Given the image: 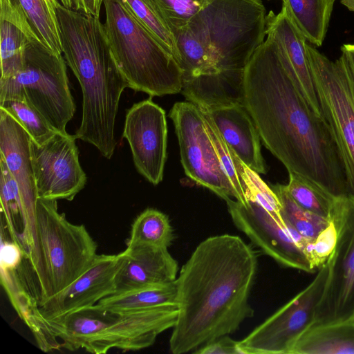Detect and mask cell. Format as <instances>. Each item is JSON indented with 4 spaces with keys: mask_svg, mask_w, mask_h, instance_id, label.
Returning <instances> with one entry per match:
<instances>
[{
    "mask_svg": "<svg viewBox=\"0 0 354 354\" xmlns=\"http://www.w3.org/2000/svg\"><path fill=\"white\" fill-rule=\"evenodd\" d=\"M245 106L266 147L292 172L336 198L350 196L344 165L322 115L308 104L272 36L244 68Z\"/></svg>",
    "mask_w": 354,
    "mask_h": 354,
    "instance_id": "obj_1",
    "label": "cell"
},
{
    "mask_svg": "<svg viewBox=\"0 0 354 354\" xmlns=\"http://www.w3.org/2000/svg\"><path fill=\"white\" fill-rule=\"evenodd\" d=\"M257 268V252L237 235L220 234L201 242L175 281L178 313L170 351H194L235 333L252 317L249 297Z\"/></svg>",
    "mask_w": 354,
    "mask_h": 354,
    "instance_id": "obj_2",
    "label": "cell"
},
{
    "mask_svg": "<svg viewBox=\"0 0 354 354\" xmlns=\"http://www.w3.org/2000/svg\"><path fill=\"white\" fill-rule=\"evenodd\" d=\"M62 51L82 92V116L74 136L110 159L117 146L114 128L119 102L129 84L113 56L99 17L59 6Z\"/></svg>",
    "mask_w": 354,
    "mask_h": 354,
    "instance_id": "obj_3",
    "label": "cell"
},
{
    "mask_svg": "<svg viewBox=\"0 0 354 354\" xmlns=\"http://www.w3.org/2000/svg\"><path fill=\"white\" fill-rule=\"evenodd\" d=\"M26 241V257L37 281V307L80 277L97 255L85 226L69 222L58 212L56 200L37 198Z\"/></svg>",
    "mask_w": 354,
    "mask_h": 354,
    "instance_id": "obj_4",
    "label": "cell"
},
{
    "mask_svg": "<svg viewBox=\"0 0 354 354\" xmlns=\"http://www.w3.org/2000/svg\"><path fill=\"white\" fill-rule=\"evenodd\" d=\"M103 4L108 40L129 88L151 97L181 92L183 72L179 64L126 0H104Z\"/></svg>",
    "mask_w": 354,
    "mask_h": 354,
    "instance_id": "obj_5",
    "label": "cell"
},
{
    "mask_svg": "<svg viewBox=\"0 0 354 354\" xmlns=\"http://www.w3.org/2000/svg\"><path fill=\"white\" fill-rule=\"evenodd\" d=\"M266 12L261 0H207L189 23L212 47L218 70L244 69L265 40Z\"/></svg>",
    "mask_w": 354,
    "mask_h": 354,
    "instance_id": "obj_6",
    "label": "cell"
},
{
    "mask_svg": "<svg viewBox=\"0 0 354 354\" xmlns=\"http://www.w3.org/2000/svg\"><path fill=\"white\" fill-rule=\"evenodd\" d=\"M22 97L57 131L66 133L75 105L68 86L66 63L62 55L48 48L40 40L26 48L22 66L11 77L0 80V100Z\"/></svg>",
    "mask_w": 354,
    "mask_h": 354,
    "instance_id": "obj_7",
    "label": "cell"
},
{
    "mask_svg": "<svg viewBox=\"0 0 354 354\" xmlns=\"http://www.w3.org/2000/svg\"><path fill=\"white\" fill-rule=\"evenodd\" d=\"M322 113L342 156L350 196L354 197V82L340 58L331 61L306 43Z\"/></svg>",
    "mask_w": 354,
    "mask_h": 354,
    "instance_id": "obj_8",
    "label": "cell"
},
{
    "mask_svg": "<svg viewBox=\"0 0 354 354\" xmlns=\"http://www.w3.org/2000/svg\"><path fill=\"white\" fill-rule=\"evenodd\" d=\"M87 310L89 333L83 349L95 354L113 348L123 351L147 348L160 333L174 326L178 313L176 303L123 313L96 304Z\"/></svg>",
    "mask_w": 354,
    "mask_h": 354,
    "instance_id": "obj_9",
    "label": "cell"
},
{
    "mask_svg": "<svg viewBox=\"0 0 354 354\" xmlns=\"http://www.w3.org/2000/svg\"><path fill=\"white\" fill-rule=\"evenodd\" d=\"M317 270L304 289L238 341L241 354H290L299 338L315 322L328 277V263Z\"/></svg>",
    "mask_w": 354,
    "mask_h": 354,
    "instance_id": "obj_10",
    "label": "cell"
},
{
    "mask_svg": "<svg viewBox=\"0 0 354 354\" xmlns=\"http://www.w3.org/2000/svg\"><path fill=\"white\" fill-rule=\"evenodd\" d=\"M331 221L337 242L327 262L328 277L315 322H354V197L337 199Z\"/></svg>",
    "mask_w": 354,
    "mask_h": 354,
    "instance_id": "obj_11",
    "label": "cell"
},
{
    "mask_svg": "<svg viewBox=\"0 0 354 354\" xmlns=\"http://www.w3.org/2000/svg\"><path fill=\"white\" fill-rule=\"evenodd\" d=\"M186 175L225 201L236 193L207 131L199 108L189 102L174 104L169 113Z\"/></svg>",
    "mask_w": 354,
    "mask_h": 354,
    "instance_id": "obj_12",
    "label": "cell"
},
{
    "mask_svg": "<svg viewBox=\"0 0 354 354\" xmlns=\"http://www.w3.org/2000/svg\"><path fill=\"white\" fill-rule=\"evenodd\" d=\"M225 201L235 226L264 254L283 267L314 272L304 254L313 239L302 236L256 201L242 203L233 198Z\"/></svg>",
    "mask_w": 354,
    "mask_h": 354,
    "instance_id": "obj_13",
    "label": "cell"
},
{
    "mask_svg": "<svg viewBox=\"0 0 354 354\" xmlns=\"http://www.w3.org/2000/svg\"><path fill=\"white\" fill-rule=\"evenodd\" d=\"M74 135L57 131L41 145L30 139V153L37 198L72 201L84 187Z\"/></svg>",
    "mask_w": 354,
    "mask_h": 354,
    "instance_id": "obj_14",
    "label": "cell"
},
{
    "mask_svg": "<svg viewBox=\"0 0 354 354\" xmlns=\"http://www.w3.org/2000/svg\"><path fill=\"white\" fill-rule=\"evenodd\" d=\"M123 138L138 171L153 185L160 183L167 158L165 111L151 98L134 104L126 113Z\"/></svg>",
    "mask_w": 354,
    "mask_h": 354,
    "instance_id": "obj_15",
    "label": "cell"
},
{
    "mask_svg": "<svg viewBox=\"0 0 354 354\" xmlns=\"http://www.w3.org/2000/svg\"><path fill=\"white\" fill-rule=\"evenodd\" d=\"M124 252L97 254L91 266L71 285L37 307L35 316L50 319L97 304L114 293Z\"/></svg>",
    "mask_w": 354,
    "mask_h": 354,
    "instance_id": "obj_16",
    "label": "cell"
},
{
    "mask_svg": "<svg viewBox=\"0 0 354 354\" xmlns=\"http://www.w3.org/2000/svg\"><path fill=\"white\" fill-rule=\"evenodd\" d=\"M31 137L6 111L0 108V156L15 179L25 210L24 232L34 219L37 199L30 153Z\"/></svg>",
    "mask_w": 354,
    "mask_h": 354,
    "instance_id": "obj_17",
    "label": "cell"
},
{
    "mask_svg": "<svg viewBox=\"0 0 354 354\" xmlns=\"http://www.w3.org/2000/svg\"><path fill=\"white\" fill-rule=\"evenodd\" d=\"M167 248L151 245L127 248L113 295L174 283L178 266Z\"/></svg>",
    "mask_w": 354,
    "mask_h": 354,
    "instance_id": "obj_18",
    "label": "cell"
},
{
    "mask_svg": "<svg viewBox=\"0 0 354 354\" xmlns=\"http://www.w3.org/2000/svg\"><path fill=\"white\" fill-rule=\"evenodd\" d=\"M266 34L280 44L299 91L310 108L322 115L306 52L308 41L283 5L279 13L270 10L266 15Z\"/></svg>",
    "mask_w": 354,
    "mask_h": 354,
    "instance_id": "obj_19",
    "label": "cell"
},
{
    "mask_svg": "<svg viewBox=\"0 0 354 354\" xmlns=\"http://www.w3.org/2000/svg\"><path fill=\"white\" fill-rule=\"evenodd\" d=\"M205 111L235 155L252 170L266 174L261 138L245 106L232 105Z\"/></svg>",
    "mask_w": 354,
    "mask_h": 354,
    "instance_id": "obj_20",
    "label": "cell"
},
{
    "mask_svg": "<svg viewBox=\"0 0 354 354\" xmlns=\"http://www.w3.org/2000/svg\"><path fill=\"white\" fill-rule=\"evenodd\" d=\"M182 93L199 109L245 105L244 69H224L184 77Z\"/></svg>",
    "mask_w": 354,
    "mask_h": 354,
    "instance_id": "obj_21",
    "label": "cell"
},
{
    "mask_svg": "<svg viewBox=\"0 0 354 354\" xmlns=\"http://www.w3.org/2000/svg\"><path fill=\"white\" fill-rule=\"evenodd\" d=\"M39 39L18 0H0L1 79L21 69L26 48Z\"/></svg>",
    "mask_w": 354,
    "mask_h": 354,
    "instance_id": "obj_22",
    "label": "cell"
},
{
    "mask_svg": "<svg viewBox=\"0 0 354 354\" xmlns=\"http://www.w3.org/2000/svg\"><path fill=\"white\" fill-rule=\"evenodd\" d=\"M290 354H354V322H315Z\"/></svg>",
    "mask_w": 354,
    "mask_h": 354,
    "instance_id": "obj_23",
    "label": "cell"
},
{
    "mask_svg": "<svg viewBox=\"0 0 354 354\" xmlns=\"http://www.w3.org/2000/svg\"><path fill=\"white\" fill-rule=\"evenodd\" d=\"M178 51V64L183 78L218 71L214 50L202 32L191 23L173 33Z\"/></svg>",
    "mask_w": 354,
    "mask_h": 354,
    "instance_id": "obj_24",
    "label": "cell"
},
{
    "mask_svg": "<svg viewBox=\"0 0 354 354\" xmlns=\"http://www.w3.org/2000/svg\"><path fill=\"white\" fill-rule=\"evenodd\" d=\"M307 41L319 47L325 39L335 0H282Z\"/></svg>",
    "mask_w": 354,
    "mask_h": 354,
    "instance_id": "obj_25",
    "label": "cell"
},
{
    "mask_svg": "<svg viewBox=\"0 0 354 354\" xmlns=\"http://www.w3.org/2000/svg\"><path fill=\"white\" fill-rule=\"evenodd\" d=\"M39 40L50 50L62 55L57 19L59 0H18Z\"/></svg>",
    "mask_w": 354,
    "mask_h": 354,
    "instance_id": "obj_26",
    "label": "cell"
},
{
    "mask_svg": "<svg viewBox=\"0 0 354 354\" xmlns=\"http://www.w3.org/2000/svg\"><path fill=\"white\" fill-rule=\"evenodd\" d=\"M176 295L174 281L111 295L101 299L97 304L113 312L123 313L175 303Z\"/></svg>",
    "mask_w": 354,
    "mask_h": 354,
    "instance_id": "obj_27",
    "label": "cell"
},
{
    "mask_svg": "<svg viewBox=\"0 0 354 354\" xmlns=\"http://www.w3.org/2000/svg\"><path fill=\"white\" fill-rule=\"evenodd\" d=\"M174 238L169 217L159 210L147 208L133 221L127 248L141 245L168 248Z\"/></svg>",
    "mask_w": 354,
    "mask_h": 354,
    "instance_id": "obj_28",
    "label": "cell"
},
{
    "mask_svg": "<svg viewBox=\"0 0 354 354\" xmlns=\"http://www.w3.org/2000/svg\"><path fill=\"white\" fill-rule=\"evenodd\" d=\"M286 185L292 198L301 207L331 221L337 198L312 180L292 172Z\"/></svg>",
    "mask_w": 354,
    "mask_h": 354,
    "instance_id": "obj_29",
    "label": "cell"
},
{
    "mask_svg": "<svg viewBox=\"0 0 354 354\" xmlns=\"http://www.w3.org/2000/svg\"><path fill=\"white\" fill-rule=\"evenodd\" d=\"M281 205V216L300 235L314 239L330 220L308 211L299 206L290 196L284 185L271 186Z\"/></svg>",
    "mask_w": 354,
    "mask_h": 354,
    "instance_id": "obj_30",
    "label": "cell"
},
{
    "mask_svg": "<svg viewBox=\"0 0 354 354\" xmlns=\"http://www.w3.org/2000/svg\"><path fill=\"white\" fill-rule=\"evenodd\" d=\"M0 108L10 115L38 145L44 143L57 132L44 117L22 97L0 100Z\"/></svg>",
    "mask_w": 354,
    "mask_h": 354,
    "instance_id": "obj_31",
    "label": "cell"
},
{
    "mask_svg": "<svg viewBox=\"0 0 354 354\" xmlns=\"http://www.w3.org/2000/svg\"><path fill=\"white\" fill-rule=\"evenodd\" d=\"M199 109L202 113L205 126L221 164L235 191V200L242 203H247L250 199V194L246 185L236 169L234 153L223 138L207 112L204 109Z\"/></svg>",
    "mask_w": 354,
    "mask_h": 354,
    "instance_id": "obj_32",
    "label": "cell"
},
{
    "mask_svg": "<svg viewBox=\"0 0 354 354\" xmlns=\"http://www.w3.org/2000/svg\"><path fill=\"white\" fill-rule=\"evenodd\" d=\"M172 34L185 27L207 0H149Z\"/></svg>",
    "mask_w": 354,
    "mask_h": 354,
    "instance_id": "obj_33",
    "label": "cell"
},
{
    "mask_svg": "<svg viewBox=\"0 0 354 354\" xmlns=\"http://www.w3.org/2000/svg\"><path fill=\"white\" fill-rule=\"evenodd\" d=\"M234 159L236 169L249 192V201H256L275 218L284 221L281 213V203L271 187L262 180L259 173L245 165L235 153Z\"/></svg>",
    "mask_w": 354,
    "mask_h": 354,
    "instance_id": "obj_34",
    "label": "cell"
},
{
    "mask_svg": "<svg viewBox=\"0 0 354 354\" xmlns=\"http://www.w3.org/2000/svg\"><path fill=\"white\" fill-rule=\"evenodd\" d=\"M131 9L178 62V51L175 37L149 0H126Z\"/></svg>",
    "mask_w": 354,
    "mask_h": 354,
    "instance_id": "obj_35",
    "label": "cell"
},
{
    "mask_svg": "<svg viewBox=\"0 0 354 354\" xmlns=\"http://www.w3.org/2000/svg\"><path fill=\"white\" fill-rule=\"evenodd\" d=\"M0 169L1 209L7 218L10 220L19 218L25 225V210L18 185L1 156Z\"/></svg>",
    "mask_w": 354,
    "mask_h": 354,
    "instance_id": "obj_36",
    "label": "cell"
},
{
    "mask_svg": "<svg viewBox=\"0 0 354 354\" xmlns=\"http://www.w3.org/2000/svg\"><path fill=\"white\" fill-rule=\"evenodd\" d=\"M337 242V230L335 223L330 221L304 250L306 257L314 272L328 262Z\"/></svg>",
    "mask_w": 354,
    "mask_h": 354,
    "instance_id": "obj_37",
    "label": "cell"
},
{
    "mask_svg": "<svg viewBox=\"0 0 354 354\" xmlns=\"http://www.w3.org/2000/svg\"><path fill=\"white\" fill-rule=\"evenodd\" d=\"M238 341L224 335L199 347L194 351L197 354H241Z\"/></svg>",
    "mask_w": 354,
    "mask_h": 354,
    "instance_id": "obj_38",
    "label": "cell"
},
{
    "mask_svg": "<svg viewBox=\"0 0 354 354\" xmlns=\"http://www.w3.org/2000/svg\"><path fill=\"white\" fill-rule=\"evenodd\" d=\"M66 8L99 17L104 0H59Z\"/></svg>",
    "mask_w": 354,
    "mask_h": 354,
    "instance_id": "obj_39",
    "label": "cell"
},
{
    "mask_svg": "<svg viewBox=\"0 0 354 354\" xmlns=\"http://www.w3.org/2000/svg\"><path fill=\"white\" fill-rule=\"evenodd\" d=\"M1 268L12 271L21 262V250L17 243H6L1 248Z\"/></svg>",
    "mask_w": 354,
    "mask_h": 354,
    "instance_id": "obj_40",
    "label": "cell"
},
{
    "mask_svg": "<svg viewBox=\"0 0 354 354\" xmlns=\"http://www.w3.org/2000/svg\"><path fill=\"white\" fill-rule=\"evenodd\" d=\"M339 58L343 62L350 76L354 82V44H346L341 46Z\"/></svg>",
    "mask_w": 354,
    "mask_h": 354,
    "instance_id": "obj_41",
    "label": "cell"
},
{
    "mask_svg": "<svg viewBox=\"0 0 354 354\" xmlns=\"http://www.w3.org/2000/svg\"><path fill=\"white\" fill-rule=\"evenodd\" d=\"M341 3L349 10L354 12V0H341Z\"/></svg>",
    "mask_w": 354,
    "mask_h": 354,
    "instance_id": "obj_42",
    "label": "cell"
},
{
    "mask_svg": "<svg viewBox=\"0 0 354 354\" xmlns=\"http://www.w3.org/2000/svg\"><path fill=\"white\" fill-rule=\"evenodd\" d=\"M37 329H38V328H37ZM36 338H37V335H36ZM40 348H41V347H40ZM41 349H42V348H41ZM43 350H44V349H43ZM44 351H45V350H44Z\"/></svg>",
    "mask_w": 354,
    "mask_h": 354,
    "instance_id": "obj_43",
    "label": "cell"
}]
</instances>
